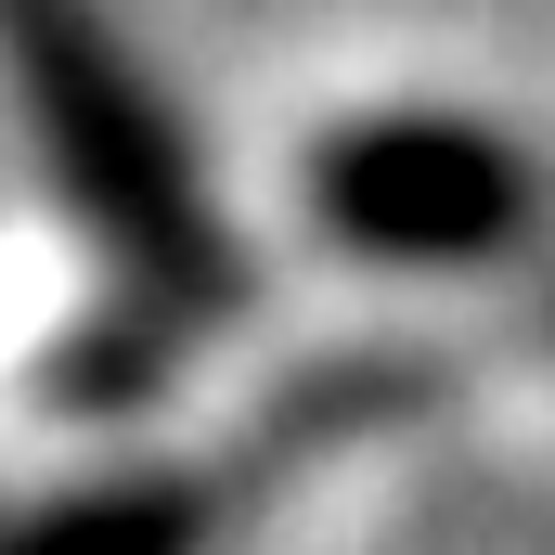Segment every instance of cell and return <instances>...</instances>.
I'll list each match as a JSON object with an SVG mask.
<instances>
[{
	"label": "cell",
	"instance_id": "2",
	"mask_svg": "<svg viewBox=\"0 0 555 555\" xmlns=\"http://www.w3.org/2000/svg\"><path fill=\"white\" fill-rule=\"evenodd\" d=\"M207 491L194 478H91L39 517H0V555H194Z\"/></svg>",
	"mask_w": 555,
	"mask_h": 555
},
{
	"label": "cell",
	"instance_id": "1",
	"mask_svg": "<svg viewBox=\"0 0 555 555\" xmlns=\"http://www.w3.org/2000/svg\"><path fill=\"white\" fill-rule=\"evenodd\" d=\"M530 207L517 155L465 117H362V130L310 142V220L362 259H478L504 246V220Z\"/></svg>",
	"mask_w": 555,
	"mask_h": 555
}]
</instances>
